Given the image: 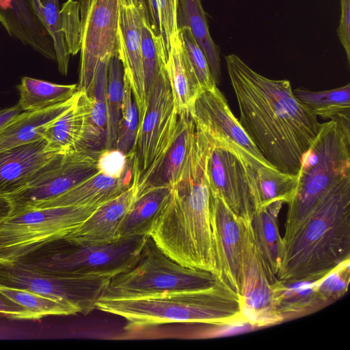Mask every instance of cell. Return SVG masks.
Instances as JSON below:
<instances>
[{"mask_svg":"<svg viewBox=\"0 0 350 350\" xmlns=\"http://www.w3.org/2000/svg\"><path fill=\"white\" fill-rule=\"evenodd\" d=\"M225 59L241 126L271 165L298 174L322 126L317 116L295 97L289 81L268 79L234 54Z\"/></svg>","mask_w":350,"mask_h":350,"instance_id":"6da1fadb","label":"cell"},{"mask_svg":"<svg viewBox=\"0 0 350 350\" xmlns=\"http://www.w3.org/2000/svg\"><path fill=\"white\" fill-rule=\"evenodd\" d=\"M212 146L209 137L196 129L180 178L155 217L149 236L176 262L211 272L221 279L211 224L212 196L206 174Z\"/></svg>","mask_w":350,"mask_h":350,"instance_id":"7a4b0ae2","label":"cell"},{"mask_svg":"<svg viewBox=\"0 0 350 350\" xmlns=\"http://www.w3.org/2000/svg\"><path fill=\"white\" fill-rule=\"evenodd\" d=\"M350 259V176L321 201L284 246L277 278L310 281Z\"/></svg>","mask_w":350,"mask_h":350,"instance_id":"3957f363","label":"cell"},{"mask_svg":"<svg viewBox=\"0 0 350 350\" xmlns=\"http://www.w3.org/2000/svg\"><path fill=\"white\" fill-rule=\"evenodd\" d=\"M96 308L124 319L126 331L174 323L253 328L242 313L240 295L221 279L198 290L135 299H98Z\"/></svg>","mask_w":350,"mask_h":350,"instance_id":"277c9868","label":"cell"},{"mask_svg":"<svg viewBox=\"0 0 350 350\" xmlns=\"http://www.w3.org/2000/svg\"><path fill=\"white\" fill-rule=\"evenodd\" d=\"M350 176V114L322 124L303 154L293 198L287 204L284 247L293 239L325 196Z\"/></svg>","mask_w":350,"mask_h":350,"instance_id":"5b68a950","label":"cell"},{"mask_svg":"<svg viewBox=\"0 0 350 350\" xmlns=\"http://www.w3.org/2000/svg\"><path fill=\"white\" fill-rule=\"evenodd\" d=\"M148 236H123L107 241H83L64 236L16 262L38 271L74 277H113L137 260Z\"/></svg>","mask_w":350,"mask_h":350,"instance_id":"8992f818","label":"cell"},{"mask_svg":"<svg viewBox=\"0 0 350 350\" xmlns=\"http://www.w3.org/2000/svg\"><path fill=\"white\" fill-rule=\"evenodd\" d=\"M219 279L211 272L176 262L148 236L135 263L110 279L99 299H135L198 290L214 285Z\"/></svg>","mask_w":350,"mask_h":350,"instance_id":"52a82bcc","label":"cell"},{"mask_svg":"<svg viewBox=\"0 0 350 350\" xmlns=\"http://www.w3.org/2000/svg\"><path fill=\"white\" fill-rule=\"evenodd\" d=\"M178 114L162 64L148 96L147 109L139 123L134 146L130 154L133 183L137 193L148 183L158 170L170 147L177 130Z\"/></svg>","mask_w":350,"mask_h":350,"instance_id":"ba28073f","label":"cell"},{"mask_svg":"<svg viewBox=\"0 0 350 350\" xmlns=\"http://www.w3.org/2000/svg\"><path fill=\"white\" fill-rule=\"evenodd\" d=\"M98 206L35 208L12 213L0 223V262H16L48 242L69 234Z\"/></svg>","mask_w":350,"mask_h":350,"instance_id":"9c48e42d","label":"cell"},{"mask_svg":"<svg viewBox=\"0 0 350 350\" xmlns=\"http://www.w3.org/2000/svg\"><path fill=\"white\" fill-rule=\"evenodd\" d=\"M111 277H74L38 271L16 262H0V285L23 288L70 303L86 315Z\"/></svg>","mask_w":350,"mask_h":350,"instance_id":"30bf717a","label":"cell"},{"mask_svg":"<svg viewBox=\"0 0 350 350\" xmlns=\"http://www.w3.org/2000/svg\"><path fill=\"white\" fill-rule=\"evenodd\" d=\"M193 115L196 124L207 133L215 146L232 152L252 170L275 168L248 137L218 87L198 95Z\"/></svg>","mask_w":350,"mask_h":350,"instance_id":"8fae6325","label":"cell"},{"mask_svg":"<svg viewBox=\"0 0 350 350\" xmlns=\"http://www.w3.org/2000/svg\"><path fill=\"white\" fill-rule=\"evenodd\" d=\"M100 151L79 150L56 156L25 187L8 196L13 204L12 213L51 200L97 174Z\"/></svg>","mask_w":350,"mask_h":350,"instance_id":"7c38bea8","label":"cell"},{"mask_svg":"<svg viewBox=\"0 0 350 350\" xmlns=\"http://www.w3.org/2000/svg\"><path fill=\"white\" fill-rule=\"evenodd\" d=\"M81 63L78 91L88 90L98 64L118 53V0H79Z\"/></svg>","mask_w":350,"mask_h":350,"instance_id":"4fadbf2b","label":"cell"},{"mask_svg":"<svg viewBox=\"0 0 350 350\" xmlns=\"http://www.w3.org/2000/svg\"><path fill=\"white\" fill-rule=\"evenodd\" d=\"M241 310L253 327L284 322L273 300L271 282L256 245L250 221H245L241 252Z\"/></svg>","mask_w":350,"mask_h":350,"instance_id":"5bb4252c","label":"cell"},{"mask_svg":"<svg viewBox=\"0 0 350 350\" xmlns=\"http://www.w3.org/2000/svg\"><path fill=\"white\" fill-rule=\"evenodd\" d=\"M148 14L146 0H118V55L138 109L139 123L148 105L141 46L142 25Z\"/></svg>","mask_w":350,"mask_h":350,"instance_id":"9a60e30c","label":"cell"},{"mask_svg":"<svg viewBox=\"0 0 350 350\" xmlns=\"http://www.w3.org/2000/svg\"><path fill=\"white\" fill-rule=\"evenodd\" d=\"M211 196L221 199L243 219L250 221L255 209L244 163L232 152L212 146L206 162Z\"/></svg>","mask_w":350,"mask_h":350,"instance_id":"2e32d148","label":"cell"},{"mask_svg":"<svg viewBox=\"0 0 350 350\" xmlns=\"http://www.w3.org/2000/svg\"><path fill=\"white\" fill-rule=\"evenodd\" d=\"M211 224L221 279L241 293V252L244 221L221 199L211 197Z\"/></svg>","mask_w":350,"mask_h":350,"instance_id":"e0dca14e","label":"cell"},{"mask_svg":"<svg viewBox=\"0 0 350 350\" xmlns=\"http://www.w3.org/2000/svg\"><path fill=\"white\" fill-rule=\"evenodd\" d=\"M41 0H0V22L10 36L56 61L52 40L39 19Z\"/></svg>","mask_w":350,"mask_h":350,"instance_id":"ac0fdd59","label":"cell"},{"mask_svg":"<svg viewBox=\"0 0 350 350\" xmlns=\"http://www.w3.org/2000/svg\"><path fill=\"white\" fill-rule=\"evenodd\" d=\"M44 139L0 152V196L25 187L47 163L59 154L45 151Z\"/></svg>","mask_w":350,"mask_h":350,"instance_id":"d6986e66","label":"cell"},{"mask_svg":"<svg viewBox=\"0 0 350 350\" xmlns=\"http://www.w3.org/2000/svg\"><path fill=\"white\" fill-rule=\"evenodd\" d=\"M137 194L133 183L118 196L98 206L78 227L67 236L83 241H107L118 237V231Z\"/></svg>","mask_w":350,"mask_h":350,"instance_id":"ffe728a7","label":"cell"},{"mask_svg":"<svg viewBox=\"0 0 350 350\" xmlns=\"http://www.w3.org/2000/svg\"><path fill=\"white\" fill-rule=\"evenodd\" d=\"M283 204L275 201L260 206L254 211L250 219L254 241L271 284L278 280L284 254V243L278 228V216Z\"/></svg>","mask_w":350,"mask_h":350,"instance_id":"44dd1931","label":"cell"},{"mask_svg":"<svg viewBox=\"0 0 350 350\" xmlns=\"http://www.w3.org/2000/svg\"><path fill=\"white\" fill-rule=\"evenodd\" d=\"M89 99L85 91H77L69 107L45 127V151L66 154L74 151L85 127Z\"/></svg>","mask_w":350,"mask_h":350,"instance_id":"7402d4cb","label":"cell"},{"mask_svg":"<svg viewBox=\"0 0 350 350\" xmlns=\"http://www.w3.org/2000/svg\"><path fill=\"white\" fill-rule=\"evenodd\" d=\"M132 181V170L120 178L98 172L65 193L30 208L99 206L122 193Z\"/></svg>","mask_w":350,"mask_h":350,"instance_id":"603a6c76","label":"cell"},{"mask_svg":"<svg viewBox=\"0 0 350 350\" xmlns=\"http://www.w3.org/2000/svg\"><path fill=\"white\" fill-rule=\"evenodd\" d=\"M109 59L100 62L86 90L89 108L83 135L74 151L105 149L107 126V85Z\"/></svg>","mask_w":350,"mask_h":350,"instance_id":"cb8c5ba5","label":"cell"},{"mask_svg":"<svg viewBox=\"0 0 350 350\" xmlns=\"http://www.w3.org/2000/svg\"><path fill=\"white\" fill-rule=\"evenodd\" d=\"M319 280L285 282L271 284L274 305L284 321L301 317L324 307L317 293Z\"/></svg>","mask_w":350,"mask_h":350,"instance_id":"d4e9b609","label":"cell"},{"mask_svg":"<svg viewBox=\"0 0 350 350\" xmlns=\"http://www.w3.org/2000/svg\"><path fill=\"white\" fill-rule=\"evenodd\" d=\"M74 95L52 107L17 115L0 133V152L42 139L46 126L69 107Z\"/></svg>","mask_w":350,"mask_h":350,"instance_id":"484cf974","label":"cell"},{"mask_svg":"<svg viewBox=\"0 0 350 350\" xmlns=\"http://www.w3.org/2000/svg\"><path fill=\"white\" fill-rule=\"evenodd\" d=\"M165 69L177 113L193 114L195 101L202 90L187 60L179 35L171 46Z\"/></svg>","mask_w":350,"mask_h":350,"instance_id":"4316f807","label":"cell"},{"mask_svg":"<svg viewBox=\"0 0 350 350\" xmlns=\"http://www.w3.org/2000/svg\"><path fill=\"white\" fill-rule=\"evenodd\" d=\"M195 129L196 122L193 114H178L174 139L158 170L142 190L150 186L159 185L172 188L176 184L185 164Z\"/></svg>","mask_w":350,"mask_h":350,"instance_id":"83f0119b","label":"cell"},{"mask_svg":"<svg viewBox=\"0 0 350 350\" xmlns=\"http://www.w3.org/2000/svg\"><path fill=\"white\" fill-rule=\"evenodd\" d=\"M245 167L255 209L275 201L288 204L293 198L297 189L299 174H288L268 167L255 170L245 165Z\"/></svg>","mask_w":350,"mask_h":350,"instance_id":"f1b7e54d","label":"cell"},{"mask_svg":"<svg viewBox=\"0 0 350 350\" xmlns=\"http://www.w3.org/2000/svg\"><path fill=\"white\" fill-rule=\"evenodd\" d=\"M178 28L188 27L204 53L215 85L221 81L219 47L212 39L202 0H179L177 13Z\"/></svg>","mask_w":350,"mask_h":350,"instance_id":"f546056e","label":"cell"},{"mask_svg":"<svg viewBox=\"0 0 350 350\" xmlns=\"http://www.w3.org/2000/svg\"><path fill=\"white\" fill-rule=\"evenodd\" d=\"M172 188L150 186L137 193L118 231V237L149 236L152 224L167 202Z\"/></svg>","mask_w":350,"mask_h":350,"instance_id":"4dcf8cb0","label":"cell"},{"mask_svg":"<svg viewBox=\"0 0 350 350\" xmlns=\"http://www.w3.org/2000/svg\"><path fill=\"white\" fill-rule=\"evenodd\" d=\"M20 98L17 103L23 111L44 109L70 99L77 85H60L24 77L17 85Z\"/></svg>","mask_w":350,"mask_h":350,"instance_id":"1f68e13d","label":"cell"},{"mask_svg":"<svg viewBox=\"0 0 350 350\" xmlns=\"http://www.w3.org/2000/svg\"><path fill=\"white\" fill-rule=\"evenodd\" d=\"M150 23L161 62L165 65L171 46L178 36L179 0H146Z\"/></svg>","mask_w":350,"mask_h":350,"instance_id":"d6a6232c","label":"cell"},{"mask_svg":"<svg viewBox=\"0 0 350 350\" xmlns=\"http://www.w3.org/2000/svg\"><path fill=\"white\" fill-rule=\"evenodd\" d=\"M295 97L317 116L334 119L342 114H350V84L336 89L313 92L297 88Z\"/></svg>","mask_w":350,"mask_h":350,"instance_id":"836d02e7","label":"cell"},{"mask_svg":"<svg viewBox=\"0 0 350 350\" xmlns=\"http://www.w3.org/2000/svg\"><path fill=\"white\" fill-rule=\"evenodd\" d=\"M124 97V69L118 53L109 59L107 85V126L105 149L115 148Z\"/></svg>","mask_w":350,"mask_h":350,"instance_id":"e575fe53","label":"cell"},{"mask_svg":"<svg viewBox=\"0 0 350 350\" xmlns=\"http://www.w3.org/2000/svg\"><path fill=\"white\" fill-rule=\"evenodd\" d=\"M0 293L30 311L38 319L49 315L79 313V310L70 303L28 290L0 285Z\"/></svg>","mask_w":350,"mask_h":350,"instance_id":"d590c367","label":"cell"},{"mask_svg":"<svg viewBox=\"0 0 350 350\" xmlns=\"http://www.w3.org/2000/svg\"><path fill=\"white\" fill-rule=\"evenodd\" d=\"M41 2L42 12L39 19L52 40L58 70L66 75L70 54L63 31L59 0H41Z\"/></svg>","mask_w":350,"mask_h":350,"instance_id":"8d00e7d4","label":"cell"},{"mask_svg":"<svg viewBox=\"0 0 350 350\" xmlns=\"http://www.w3.org/2000/svg\"><path fill=\"white\" fill-rule=\"evenodd\" d=\"M139 126V113L131 86L124 75V97L115 148L129 156L133 148Z\"/></svg>","mask_w":350,"mask_h":350,"instance_id":"74e56055","label":"cell"},{"mask_svg":"<svg viewBox=\"0 0 350 350\" xmlns=\"http://www.w3.org/2000/svg\"><path fill=\"white\" fill-rule=\"evenodd\" d=\"M183 51L202 92L217 87L213 79L206 57L187 27L178 28Z\"/></svg>","mask_w":350,"mask_h":350,"instance_id":"f35d334b","label":"cell"},{"mask_svg":"<svg viewBox=\"0 0 350 350\" xmlns=\"http://www.w3.org/2000/svg\"><path fill=\"white\" fill-rule=\"evenodd\" d=\"M350 281V259L338 265L319 279L317 293L325 306L336 301L347 292Z\"/></svg>","mask_w":350,"mask_h":350,"instance_id":"ab89813d","label":"cell"},{"mask_svg":"<svg viewBox=\"0 0 350 350\" xmlns=\"http://www.w3.org/2000/svg\"><path fill=\"white\" fill-rule=\"evenodd\" d=\"M141 48L145 90L148 100V96L157 78L161 66L163 64L159 57L149 14L144 18L142 25Z\"/></svg>","mask_w":350,"mask_h":350,"instance_id":"60d3db41","label":"cell"},{"mask_svg":"<svg viewBox=\"0 0 350 350\" xmlns=\"http://www.w3.org/2000/svg\"><path fill=\"white\" fill-rule=\"evenodd\" d=\"M62 28L67 47L75 55L81 47V22L78 1L68 0L60 10Z\"/></svg>","mask_w":350,"mask_h":350,"instance_id":"b9f144b4","label":"cell"},{"mask_svg":"<svg viewBox=\"0 0 350 350\" xmlns=\"http://www.w3.org/2000/svg\"><path fill=\"white\" fill-rule=\"evenodd\" d=\"M98 172L113 178H120L131 170L129 156L116 148L103 149L97 161Z\"/></svg>","mask_w":350,"mask_h":350,"instance_id":"7bdbcfd3","label":"cell"},{"mask_svg":"<svg viewBox=\"0 0 350 350\" xmlns=\"http://www.w3.org/2000/svg\"><path fill=\"white\" fill-rule=\"evenodd\" d=\"M0 317L16 320H35L38 317L0 293Z\"/></svg>","mask_w":350,"mask_h":350,"instance_id":"ee69618b","label":"cell"},{"mask_svg":"<svg viewBox=\"0 0 350 350\" xmlns=\"http://www.w3.org/2000/svg\"><path fill=\"white\" fill-rule=\"evenodd\" d=\"M341 13L337 29L338 36L350 61V1L340 0Z\"/></svg>","mask_w":350,"mask_h":350,"instance_id":"f6af8a7d","label":"cell"},{"mask_svg":"<svg viewBox=\"0 0 350 350\" xmlns=\"http://www.w3.org/2000/svg\"><path fill=\"white\" fill-rule=\"evenodd\" d=\"M22 111L18 104L0 109V133Z\"/></svg>","mask_w":350,"mask_h":350,"instance_id":"bcb514c9","label":"cell"},{"mask_svg":"<svg viewBox=\"0 0 350 350\" xmlns=\"http://www.w3.org/2000/svg\"><path fill=\"white\" fill-rule=\"evenodd\" d=\"M13 208V204L8 197L0 196V223L12 214Z\"/></svg>","mask_w":350,"mask_h":350,"instance_id":"7dc6e473","label":"cell"}]
</instances>
